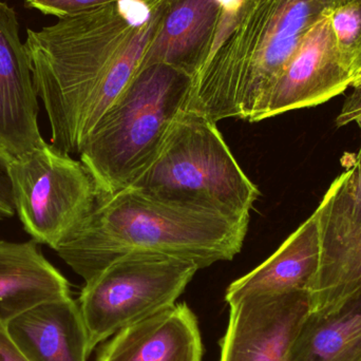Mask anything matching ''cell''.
Returning a JSON list of instances; mask_svg holds the SVG:
<instances>
[{
  "label": "cell",
  "instance_id": "6da1fadb",
  "mask_svg": "<svg viewBox=\"0 0 361 361\" xmlns=\"http://www.w3.org/2000/svg\"><path fill=\"white\" fill-rule=\"evenodd\" d=\"M169 0H118L27 29L25 46L51 145L78 154L143 65Z\"/></svg>",
  "mask_w": 361,
  "mask_h": 361
},
{
  "label": "cell",
  "instance_id": "7a4b0ae2",
  "mask_svg": "<svg viewBox=\"0 0 361 361\" xmlns=\"http://www.w3.org/2000/svg\"><path fill=\"white\" fill-rule=\"evenodd\" d=\"M250 218L231 219L152 199L126 188L97 197L88 216L55 252L85 280L135 252L192 261L205 269L241 252Z\"/></svg>",
  "mask_w": 361,
  "mask_h": 361
},
{
  "label": "cell",
  "instance_id": "3957f363",
  "mask_svg": "<svg viewBox=\"0 0 361 361\" xmlns=\"http://www.w3.org/2000/svg\"><path fill=\"white\" fill-rule=\"evenodd\" d=\"M349 0H245L221 30L192 78L188 109L216 123L250 122L305 36Z\"/></svg>",
  "mask_w": 361,
  "mask_h": 361
},
{
  "label": "cell",
  "instance_id": "277c9868",
  "mask_svg": "<svg viewBox=\"0 0 361 361\" xmlns=\"http://www.w3.org/2000/svg\"><path fill=\"white\" fill-rule=\"evenodd\" d=\"M192 80L165 63L137 72L78 152L99 197L128 188L154 161L173 123L188 108Z\"/></svg>",
  "mask_w": 361,
  "mask_h": 361
},
{
  "label": "cell",
  "instance_id": "5b68a950",
  "mask_svg": "<svg viewBox=\"0 0 361 361\" xmlns=\"http://www.w3.org/2000/svg\"><path fill=\"white\" fill-rule=\"evenodd\" d=\"M130 188L164 203L231 219L250 218L260 197L216 123L188 108Z\"/></svg>",
  "mask_w": 361,
  "mask_h": 361
},
{
  "label": "cell",
  "instance_id": "8992f818",
  "mask_svg": "<svg viewBox=\"0 0 361 361\" xmlns=\"http://www.w3.org/2000/svg\"><path fill=\"white\" fill-rule=\"evenodd\" d=\"M199 269L185 259L135 252L85 282L78 302L91 352L118 331L173 307Z\"/></svg>",
  "mask_w": 361,
  "mask_h": 361
},
{
  "label": "cell",
  "instance_id": "52a82bcc",
  "mask_svg": "<svg viewBox=\"0 0 361 361\" xmlns=\"http://www.w3.org/2000/svg\"><path fill=\"white\" fill-rule=\"evenodd\" d=\"M15 212L37 244L53 250L88 216L99 192L80 161L44 142L10 166Z\"/></svg>",
  "mask_w": 361,
  "mask_h": 361
},
{
  "label": "cell",
  "instance_id": "ba28073f",
  "mask_svg": "<svg viewBox=\"0 0 361 361\" xmlns=\"http://www.w3.org/2000/svg\"><path fill=\"white\" fill-rule=\"evenodd\" d=\"M354 75L337 47L330 16L314 25L255 110L250 123L315 107L351 87Z\"/></svg>",
  "mask_w": 361,
  "mask_h": 361
},
{
  "label": "cell",
  "instance_id": "9c48e42d",
  "mask_svg": "<svg viewBox=\"0 0 361 361\" xmlns=\"http://www.w3.org/2000/svg\"><path fill=\"white\" fill-rule=\"evenodd\" d=\"M309 311L307 292L247 297L233 303L220 361H286Z\"/></svg>",
  "mask_w": 361,
  "mask_h": 361
},
{
  "label": "cell",
  "instance_id": "30bf717a",
  "mask_svg": "<svg viewBox=\"0 0 361 361\" xmlns=\"http://www.w3.org/2000/svg\"><path fill=\"white\" fill-rule=\"evenodd\" d=\"M37 97L16 13L0 1V147L13 158L46 142L38 127Z\"/></svg>",
  "mask_w": 361,
  "mask_h": 361
},
{
  "label": "cell",
  "instance_id": "8fae6325",
  "mask_svg": "<svg viewBox=\"0 0 361 361\" xmlns=\"http://www.w3.org/2000/svg\"><path fill=\"white\" fill-rule=\"evenodd\" d=\"M243 0H169L142 68L165 63L195 78ZM140 69V70H141Z\"/></svg>",
  "mask_w": 361,
  "mask_h": 361
},
{
  "label": "cell",
  "instance_id": "7c38bea8",
  "mask_svg": "<svg viewBox=\"0 0 361 361\" xmlns=\"http://www.w3.org/2000/svg\"><path fill=\"white\" fill-rule=\"evenodd\" d=\"M199 324L186 303L127 326L99 350L97 361H202Z\"/></svg>",
  "mask_w": 361,
  "mask_h": 361
},
{
  "label": "cell",
  "instance_id": "4fadbf2b",
  "mask_svg": "<svg viewBox=\"0 0 361 361\" xmlns=\"http://www.w3.org/2000/svg\"><path fill=\"white\" fill-rule=\"evenodd\" d=\"M6 329L29 361H87L91 354L80 305L71 296L36 305Z\"/></svg>",
  "mask_w": 361,
  "mask_h": 361
},
{
  "label": "cell",
  "instance_id": "5bb4252c",
  "mask_svg": "<svg viewBox=\"0 0 361 361\" xmlns=\"http://www.w3.org/2000/svg\"><path fill=\"white\" fill-rule=\"evenodd\" d=\"M320 248L319 226L314 212L269 259L229 284L225 300L231 305L247 297L309 293L319 265Z\"/></svg>",
  "mask_w": 361,
  "mask_h": 361
},
{
  "label": "cell",
  "instance_id": "9a60e30c",
  "mask_svg": "<svg viewBox=\"0 0 361 361\" xmlns=\"http://www.w3.org/2000/svg\"><path fill=\"white\" fill-rule=\"evenodd\" d=\"M71 296L65 276L47 260L33 240H0V324L32 307Z\"/></svg>",
  "mask_w": 361,
  "mask_h": 361
},
{
  "label": "cell",
  "instance_id": "2e32d148",
  "mask_svg": "<svg viewBox=\"0 0 361 361\" xmlns=\"http://www.w3.org/2000/svg\"><path fill=\"white\" fill-rule=\"evenodd\" d=\"M320 244L319 265L309 286L312 316L333 313L361 290V224L320 233Z\"/></svg>",
  "mask_w": 361,
  "mask_h": 361
},
{
  "label": "cell",
  "instance_id": "e0dca14e",
  "mask_svg": "<svg viewBox=\"0 0 361 361\" xmlns=\"http://www.w3.org/2000/svg\"><path fill=\"white\" fill-rule=\"evenodd\" d=\"M286 361H361V290L333 313L307 315Z\"/></svg>",
  "mask_w": 361,
  "mask_h": 361
},
{
  "label": "cell",
  "instance_id": "ac0fdd59",
  "mask_svg": "<svg viewBox=\"0 0 361 361\" xmlns=\"http://www.w3.org/2000/svg\"><path fill=\"white\" fill-rule=\"evenodd\" d=\"M330 20L341 56L354 75L361 44V0L345 2L330 15Z\"/></svg>",
  "mask_w": 361,
  "mask_h": 361
},
{
  "label": "cell",
  "instance_id": "d6986e66",
  "mask_svg": "<svg viewBox=\"0 0 361 361\" xmlns=\"http://www.w3.org/2000/svg\"><path fill=\"white\" fill-rule=\"evenodd\" d=\"M27 6L59 19L99 8L118 0H25Z\"/></svg>",
  "mask_w": 361,
  "mask_h": 361
},
{
  "label": "cell",
  "instance_id": "ffe728a7",
  "mask_svg": "<svg viewBox=\"0 0 361 361\" xmlns=\"http://www.w3.org/2000/svg\"><path fill=\"white\" fill-rule=\"evenodd\" d=\"M13 157L0 147V220L12 218L15 212L10 166Z\"/></svg>",
  "mask_w": 361,
  "mask_h": 361
},
{
  "label": "cell",
  "instance_id": "44dd1931",
  "mask_svg": "<svg viewBox=\"0 0 361 361\" xmlns=\"http://www.w3.org/2000/svg\"><path fill=\"white\" fill-rule=\"evenodd\" d=\"M352 122L357 123L361 130V88H354L353 92L345 99L341 114L336 118L338 127L345 126ZM354 164L361 165V146Z\"/></svg>",
  "mask_w": 361,
  "mask_h": 361
},
{
  "label": "cell",
  "instance_id": "7402d4cb",
  "mask_svg": "<svg viewBox=\"0 0 361 361\" xmlns=\"http://www.w3.org/2000/svg\"><path fill=\"white\" fill-rule=\"evenodd\" d=\"M0 361H29L13 343L2 324H0Z\"/></svg>",
  "mask_w": 361,
  "mask_h": 361
},
{
  "label": "cell",
  "instance_id": "603a6c76",
  "mask_svg": "<svg viewBox=\"0 0 361 361\" xmlns=\"http://www.w3.org/2000/svg\"><path fill=\"white\" fill-rule=\"evenodd\" d=\"M361 74V44L360 52H358L357 59H356L355 65H354V80Z\"/></svg>",
  "mask_w": 361,
  "mask_h": 361
},
{
  "label": "cell",
  "instance_id": "cb8c5ba5",
  "mask_svg": "<svg viewBox=\"0 0 361 361\" xmlns=\"http://www.w3.org/2000/svg\"><path fill=\"white\" fill-rule=\"evenodd\" d=\"M351 87H353V88H361V74L353 80Z\"/></svg>",
  "mask_w": 361,
  "mask_h": 361
}]
</instances>
